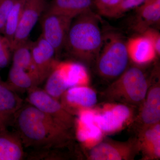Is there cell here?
Returning a JSON list of instances; mask_svg holds the SVG:
<instances>
[{
  "label": "cell",
  "instance_id": "6da1fadb",
  "mask_svg": "<svg viewBox=\"0 0 160 160\" xmlns=\"http://www.w3.org/2000/svg\"><path fill=\"white\" fill-rule=\"evenodd\" d=\"M13 121L25 147L59 149L66 147L73 140L72 131L63 128L29 103L23 104Z\"/></svg>",
  "mask_w": 160,
  "mask_h": 160
},
{
  "label": "cell",
  "instance_id": "7a4b0ae2",
  "mask_svg": "<svg viewBox=\"0 0 160 160\" xmlns=\"http://www.w3.org/2000/svg\"><path fill=\"white\" fill-rule=\"evenodd\" d=\"M103 39L99 20L91 10L73 19L64 48L80 63L91 65L98 57Z\"/></svg>",
  "mask_w": 160,
  "mask_h": 160
},
{
  "label": "cell",
  "instance_id": "3957f363",
  "mask_svg": "<svg viewBox=\"0 0 160 160\" xmlns=\"http://www.w3.org/2000/svg\"><path fill=\"white\" fill-rule=\"evenodd\" d=\"M149 82L139 66H130L109 84L102 95L109 102L139 108L146 98Z\"/></svg>",
  "mask_w": 160,
  "mask_h": 160
},
{
  "label": "cell",
  "instance_id": "277c9868",
  "mask_svg": "<svg viewBox=\"0 0 160 160\" xmlns=\"http://www.w3.org/2000/svg\"><path fill=\"white\" fill-rule=\"evenodd\" d=\"M126 41L119 33L103 35L102 45L94 62L100 78L112 82L128 68L130 61Z\"/></svg>",
  "mask_w": 160,
  "mask_h": 160
},
{
  "label": "cell",
  "instance_id": "5b68a950",
  "mask_svg": "<svg viewBox=\"0 0 160 160\" xmlns=\"http://www.w3.org/2000/svg\"><path fill=\"white\" fill-rule=\"evenodd\" d=\"M28 92L27 101L29 104L49 116L63 128L72 131L75 124L74 116L64 109L58 100L38 87Z\"/></svg>",
  "mask_w": 160,
  "mask_h": 160
},
{
  "label": "cell",
  "instance_id": "8992f818",
  "mask_svg": "<svg viewBox=\"0 0 160 160\" xmlns=\"http://www.w3.org/2000/svg\"><path fill=\"white\" fill-rule=\"evenodd\" d=\"M139 152L137 137L125 142L102 140L92 146L88 153L91 160H132Z\"/></svg>",
  "mask_w": 160,
  "mask_h": 160
},
{
  "label": "cell",
  "instance_id": "52a82bcc",
  "mask_svg": "<svg viewBox=\"0 0 160 160\" xmlns=\"http://www.w3.org/2000/svg\"><path fill=\"white\" fill-rule=\"evenodd\" d=\"M160 79L149 82L145 99L139 107L138 112L132 120V128L136 134L160 121Z\"/></svg>",
  "mask_w": 160,
  "mask_h": 160
},
{
  "label": "cell",
  "instance_id": "ba28073f",
  "mask_svg": "<svg viewBox=\"0 0 160 160\" xmlns=\"http://www.w3.org/2000/svg\"><path fill=\"white\" fill-rule=\"evenodd\" d=\"M72 19L61 15L44 12L41 17V35L54 48L56 57L65 47Z\"/></svg>",
  "mask_w": 160,
  "mask_h": 160
},
{
  "label": "cell",
  "instance_id": "9c48e42d",
  "mask_svg": "<svg viewBox=\"0 0 160 160\" xmlns=\"http://www.w3.org/2000/svg\"><path fill=\"white\" fill-rule=\"evenodd\" d=\"M48 0H27L14 39L12 51L16 46L29 40V34L36 24L42 15Z\"/></svg>",
  "mask_w": 160,
  "mask_h": 160
},
{
  "label": "cell",
  "instance_id": "30bf717a",
  "mask_svg": "<svg viewBox=\"0 0 160 160\" xmlns=\"http://www.w3.org/2000/svg\"><path fill=\"white\" fill-rule=\"evenodd\" d=\"M31 50L33 66L42 83L58 62L55 50L42 35L36 42H32Z\"/></svg>",
  "mask_w": 160,
  "mask_h": 160
},
{
  "label": "cell",
  "instance_id": "8fae6325",
  "mask_svg": "<svg viewBox=\"0 0 160 160\" xmlns=\"http://www.w3.org/2000/svg\"><path fill=\"white\" fill-rule=\"evenodd\" d=\"M60 99L64 109L73 116L83 109L92 108L98 102L95 91L87 86L69 88Z\"/></svg>",
  "mask_w": 160,
  "mask_h": 160
},
{
  "label": "cell",
  "instance_id": "7c38bea8",
  "mask_svg": "<svg viewBox=\"0 0 160 160\" xmlns=\"http://www.w3.org/2000/svg\"><path fill=\"white\" fill-rule=\"evenodd\" d=\"M133 108L121 103L114 105L101 113L97 112L95 122L103 133L114 132L122 129L132 117Z\"/></svg>",
  "mask_w": 160,
  "mask_h": 160
},
{
  "label": "cell",
  "instance_id": "4fadbf2b",
  "mask_svg": "<svg viewBox=\"0 0 160 160\" xmlns=\"http://www.w3.org/2000/svg\"><path fill=\"white\" fill-rule=\"evenodd\" d=\"M96 113L90 109H83L78 112V118L75 120L77 138L86 146H90V144L94 146L102 140V132L95 122Z\"/></svg>",
  "mask_w": 160,
  "mask_h": 160
},
{
  "label": "cell",
  "instance_id": "5bb4252c",
  "mask_svg": "<svg viewBox=\"0 0 160 160\" xmlns=\"http://www.w3.org/2000/svg\"><path fill=\"white\" fill-rule=\"evenodd\" d=\"M136 136L143 160L160 159V123L143 129L138 132Z\"/></svg>",
  "mask_w": 160,
  "mask_h": 160
},
{
  "label": "cell",
  "instance_id": "9a60e30c",
  "mask_svg": "<svg viewBox=\"0 0 160 160\" xmlns=\"http://www.w3.org/2000/svg\"><path fill=\"white\" fill-rule=\"evenodd\" d=\"M126 45L130 60L136 65L148 64L158 56L152 43L144 35L130 38Z\"/></svg>",
  "mask_w": 160,
  "mask_h": 160
},
{
  "label": "cell",
  "instance_id": "2e32d148",
  "mask_svg": "<svg viewBox=\"0 0 160 160\" xmlns=\"http://www.w3.org/2000/svg\"><path fill=\"white\" fill-rule=\"evenodd\" d=\"M93 0H52L44 12L61 15L72 19L92 10Z\"/></svg>",
  "mask_w": 160,
  "mask_h": 160
},
{
  "label": "cell",
  "instance_id": "e0dca14e",
  "mask_svg": "<svg viewBox=\"0 0 160 160\" xmlns=\"http://www.w3.org/2000/svg\"><path fill=\"white\" fill-rule=\"evenodd\" d=\"M23 100L11 87L0 79V117L7 126L22 106Z\"/></svg>",
  "mask_w": 160,
  "mask_h": 160
},
{
  "label": "cell",
  "instance_id": "ac0fdd59",
  "mask_svg": "<svg viewBox=\"0 0 160 160\" xmlns=\"http://www.w3.org/2000/svg\"><path fill=\"white\" fill-rule=\"evenodd\" d=\"M23 144L17 133L0 130V160H21L25 157Z\"/></svg>",
  "mask_w": 160,
  "mask_h": 160
},
{
  "label": "cell",
  "instance_id": "d6986e66",
  "mask_svg": "<svg viewBox=\"0 0 160 160\" xmlns=\"http://www.w3.org/2000/svg\"><path fill=\"white\" fill-rule=\"evenodd\" d=\"M136 9L134 29L141 34L147 28L160 22V0H145Z\"/></svg>",
  "mask_w": 160,
  "mask_h": 160
},
{
  "label": "cell",
  "instance_id": "ffe728a7",
  "mask_svg": "<svg viewBox=\"0 0 160 160\" xmlns=\"http://www.w3.org/2000/svg\"><path fill=\"white\" fill-rule=\"evenodd\" d=\"M46 80L44 90L58 100L71 87L64 62L58 61Z\"/></svg>",
  "mask_w": 160,
  "mask_h": 160
},
{
  "label": "cell",
  "instance_id": "44dd1931",
  "mask_svg": "<svg viewBox=\"0 0 160 160\" xmlns=\"http://www.w3.org/2000/svg\"><path fill=\"white\" fill-rule=\"evenodd\" d=\"M6 83L15 91L22 92L29 91L41 84L36 75L13 66L9 70Z\"/></svg>",
  "mask_w": 160,
  "mask_h": 160
},
{
  "label": "cell",
  "instance_id": "7402d4cb",
  "mask_svg": "<svg viewBox=\"0 0 160 160\" xmlns=\"http://www.w3.org/2000/svg\"><path fill=\"white\" fill-rule=\"evenodd\" d=\"M31 42V41L27 40L12 49V66L32 72L38 78L32 62Z\"/></svg>",
  "mask_w": 160,
  "mask_h": 160
},
{
  "label": "cell",
  "instance_id": "603a6c76",
  "mask_svg": "<svg viewBox=\"0 0 160 160\" xmlns=\"http://www.w3.org/2000/svg\"><path fill=\"white\" fill-rule=\"evenodd\" d=\"M26 1L27 0H16L6 20L3 34L9 41L11 47L22 15Z\"/></svg>",
  "mask_w": 160,
  "mask_h": 160
},
{
  "label": "cell",
  "instance_id": "cb8c5ba5",
  "mask_svg": "<svg viewBox=\"0 0 160 160\" xmlns=\"http://www.w3.org/2000/svg\"><path fill=\"white\" fill-rule=\"evenodd\" d=\"M145 0H122V2L112 11L109 13L107 17L118 18L122 16L127 12L137 8Z\"/></svg>",
  "mask_w": 160,
  "mask_h": 160
},
{
  "label": "cell",
  "instance_id": "d4e9b609",
  "mask_svg": "<svg viewBox=\"0 0 160 160\" xmlns=\"http://www.w3.org/2000/svg\"><path fill=\"white\" fill-rule=\"evenodd\" d=\"M12 52L9 41L4 35L0 34V69L8 66L11 59Z\"/></svg>",
  "mask_w": 160,
  "mask_h": 160
},
{
  "label": "cell",
  "instance_id": "484cf974",
  "mask_svg": "<svg viewBox=\"0 0 160 160\" xmlns=\"http://www.w3.org/2000/svg\"><path fill=\"white\" fill-rule=\"evenodd\" d=\"M122 0H93V6L101 15L108 16L111 12L115 9Z\"/></svg>",
  "mask_w": 160,
  "mask_h": 160
},
{
  "label": "cell",
  "instance_id": "4316f807",
  "mask_svg": "<svg viewBox=\"0 0 160 160\" xmlns=\"http://www.w3.org/2000/svg\"><path fill=\"white\" fill-rule=\"evenodd\" d=\"M16 0H0V34L4 33L7 18Z\"/></svg>",
  "mask_w": 160,
  "mask_h": 160
},
{
  "label": "cell",
  "instance_id": "83f0119b",
  "mask_svg": "<svg viewBox=\"0 0 160 160\" xmlns=\"http://www.w3.org/2000/svg\"><path fill=\"white\" fill-rule=\"evenodd\" d=\"M141 34L148 38L154 46L158 56L160 55V33L156 29L151 27L147 28Z\"/></svg>",
  "mask_w": 160,
  "mask_h": 160
},
{
  "label": "cell",
  "instance_id": "f1b7e54d",
  "mask_svg": "<svg viewBox=\"0 0 160 160\" xmlns=\"http://www.w3.org/2000/svg\"><path fill=\"white\" fill-rule=\"evenodd\" d=\"M8 126L6 122H4V120L2 119V118L0 117V130L2 129H4V128H7Z\"/></svg>",
  "mask_w": 160,
  "mask_h": 160
},
{
  "label": "cell",
  "instance_id": "f546056e",
  "mask_svg": "<svg viewBox=\"0 0 160 160\" xmlns=\"http://www.w3.org/2000/svg\"><path fill=\"white\" fill-rule=\"evenodd\" d=\"M0 79H1V78H0Z\"/></svg>",
  "mask_w": 160,
  "mask_h": 160
}]
</instances>
